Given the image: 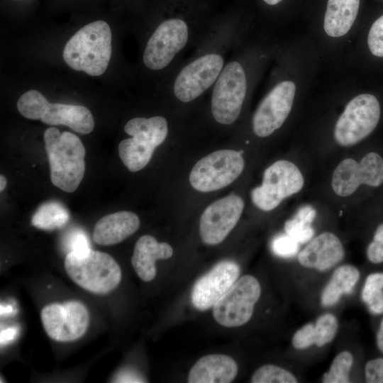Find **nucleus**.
I'll list each match as a JSON object with an SVG mask.
<instances>
[{
    "mask_svg": "<svg viewBox=\"0 0 383 383\" xmlns=\"http://www.w3.org/2000/svg\"><path fill=\"white\" fill-rule=\"evenodd\" d=\"M243 31L232 16L209 23L191 55L162 84L173 104L189 106L209 94L233 50L242 41Z\"/></svg>",
    "mask_w": 383,
    "mask_h": 383,
    "instance_id": "f257e3e1",
    "label": "nucleus"
},
{
    "mask_svg": "<svg viewBox=\"0 0 383 383\" xmlns=\"http://www.w3.org/2000/svg\"><path fill=\"white\" fill-rule=\"evenodd\" d=\"M209 21L194 16L174 14L161 18L150 31L142 52V64L158 74L162 84L194 47Z\"/></svg>",
    "mask_w": 383,
    "mask_h": 383,
    "instance_id": "f03ea898",
    "label": "nucleus"
},
{
    "mask_svg": "<svg viewBox=\"0 0 383 383\" xmlns=\"http://www.w3.org/2000/svg\"><path fill=\"white\" fill-rule=\"evenodd\" d=\"M241 43L233 50L208 94L211 117L221 126L236 123L251 88V53Z\"/></svg>",
    "mask_w": 383,
    "mask_h": 383,
    "instance_id": "7ed1b4c3",
    "label": "nucleus"
},
{
    "mask_svg": "<svg viewBox=\"0 0 383 383\" xmlns=\"http://www.w3.org/2000/svg\"><path fill=\"white\" fill-rule=\"evenodd\" d=\"M112 35L109 24L96 21L81 28L67 41L63 59L69 67L91 76L106 70L112 52Z\"/></svg>",
    "mask_w": 383,
    "mask_h": 383,
    "instance_id": "20e7f679",
    "label": "nucleus"
},
{
    "mask_svg": "<svg viewBox=\"0 0 383 383\" xmlns=\"http://www.w3.org/2000/svg\"><path fill=\"white\" fill-rule=\"evenodd\" d=\"M43 138L52 183L64 192H74L85 172V148L81 140L53 127L45 130Z\"/></svg>",
    "mask_w": 383,
    "mask_h": 383,
    "instance_id": "39448f33",
    "label": "nucleus"
},
{
    "mask_svg": "<svg viewBox=\"0 0 383 383\" xmlns=\"http://www.w3.org/2000/svg\"><path fill=\"white\" fill-rule=\"evenodd\" d=\"M124 131L131 138L120 142L119 157L128 170L135 172L148 164L155 148L167 138L170 123L162 115L134 117L125 124Z\"/></svg>",
    "mask_w": 383,
    "mask_h": 383,
    "instance_id": "423d86ee",
    "label": "nucleus"
},
{
    "mask_svg": "<svg viewBox=\"0 0 383 383\" xmlns=\"http://www.w3.org/2000/svg\"><path fill=\"white\" fill-rule=\"evenodd\" d=\"M64 265L66 272L75 284L94 294L111 292L121 279L120 266L106 252L91 249L82 252H70Z\"/></svg>",
    "mask_w": 383,
    "mask_h": 383,
    "instance_id": "0eeeda50",
    "label": "nucleus"
},
{
    "mask_svg": "<svg viewBox=\"0 0 383 383\" xmlns=\"http://www.w3.org/2000/svg\"><path fill=\"white\" fill-rule=\"evenodd\" d=\"M17 109L28 119H39L51 126H67L82 134L91 133L94 127L93 116L85 106L50 103L43 94L35 89L29 90L20 96Z\"/></svg>",
    "mask_w": 383,
    "mask_h": 383,
    "instance_id": "6e6552de",
    "label": "nucleus"
},
{
    "mask_svg": "<svg viewBox=\"0 0 383 383\" xmlns=\"http://www.w3.org/2000/svg\"><path fill=\"white\" fill-rule=\"evenodd\" d=\"M245 166L242 154L233 150H219L200 159L193 167L189 182L201 192H213L233 182Z\"/></svg>",
    "mask_w": 383,
    "mask_h": 383,
    "instance_id": "1a4fd4ad",
    "label": "nucleus"
},
{
    "mask_svg": "<svg viewBox=\"0 0 383 383\" xmlns=\"http://www.w3.org/2000/svg\"><path fill=\"white\" fill-rule=\"evenodd\" d=\"M304 184V179L298 167L290 161L280 160L265 170L262 184L251 192V199L258 209L272 211L284 199L298 193Z\"/></svg>",
    "mask_w": 383,
    "mask_h": 383,
    "instance_id": "9d476101",
    "label": "nucleus"
},
{
    "mask_svg": "<svg viewBox=\"0 0 383 383\" xmlns=\"http://www.w3.org/2000/svg\"><path fill=\"white\" fill-rule=\"evenodd\" d=\"M379 118L380 106L374 95L356 96L348 103L335 123V141L342 146L360 142L374 130Z\"/></svg>",
    "mask_w": 383,
    "mask_h": 383,
    "instance_id": "9b49d317",
    "label": "nucleus"
},
{
    "mask_svg": "<svg viewBox=\"0 0 383 383\" xmlns=\"http://www.w3.org/2000/svg\"><path fill=\"white\" fill-rule=\"evenodd\" d=\"M260 294L258 280L252 275H244L213 306V316L222 326H241L250 320Z\"/></svg>",
    "mask_w": 383,
    "mask_h": 383,
    "instance_id": "f8f14e48",
    "label": "nucleus"
},
{
    "mask_svg": "<svg viewBox=\"0 0 383 383\" xmlns=\"http://www.w3.org/2000/svg\"><path fill=\"white\" fill-rule=\"evenodd\" d=\"M43 326L48 335L58 342H70L82 337L89 323V312L77 301L46 305L40 313Z\"/></svg>",
    "mask_w": 383,
    "mask_h": 383,
    "instance_id": "ddd939ff",
    "label": "nucleus"
},
{
    "mask_svg": "<svg viewBox=\"0 0 383 383\" xmlns=\"http://www.w3.org/2000/svg\"><path fill=\"white\" fill-rule=\"evenodd\" d=\"M295 92V84L290 80H283L270 89L253 114L255 135L266 138L281 128L292 110Z\"/></svg>",
    "mask_w": 383,
    "mask_h": 383,
    "instance_id": "4468645a",
    "label": "nucleus"
},
{
    "mask_svg": "<svg viewBox=\"0 0 383 383\" xmlns=\"http://www.w3.org/2000/svg\"><path fill=\"white\" fill-rule=\"evenodd\" d=\"M383 183V159L376 152L365 155L360 162L352 158L342 160L335 167L331 181L333 192L345 197L360 184L379 187Z\"/></svg>",
    "mask_w": 383,
    "mask_h": 383,
    "instance_id": "2eb2a0df",
    "label": "nucleus"
},
{
    "mask_svg": "<svg viewBox=\"0 0 383 383\" xmlns=\"http://www.w3.org/2000/svg\"><path fill=\"white\" fill-rule=\"evenodd\" d=\"M244 209L243 199L231 194L219 199L202 213L199 234L204 243L216 245L221 243L238 223Z\"/></svg>",
    "mask_w": 383,
    "mask_h": 383,
    "instance_id": "dca6fc26",
    "label": "nucleus"
},
{
    "mask_svg": "<svg viewBox=\"0 0 383 383\" xmlns=\"http://www.w3.org/2000/svg\"><path fill=\"white\" fill-rule=\"evenodd\" d=\"M239 274L240 267L233 261L223 260L216 264L195 282L191 294L194 307L200 311L213 308L237 281Z\"/></svg>",
    "mask_w": 383,
    "mask_h": 383,
    "instance_id": "f3484780",
    "label": "nucleus"
},
{
    "mask_svg": "<svg viewBox=\"0 0 383 383\" xmlns=\"http://www.w3.org/2000/svg\"><path fill=\"white\" fill-rule=\"evenodd\" d=\"M344 256L340 239L331 232H323L311 239L297 257L303 267L323 272L337 265Z\"/></svg>",
    "mask_w": 383,
    "mask_h": 383,
    "instance_id": "a211bd4d",
    "label": "nucleus"
},
{
    "mask_svg": "<svg viewBox=\"0 0 383 383\" xmlns=\"http://www.w3.org/2000/svg\"><path fill=\"white\" fill-rule=\"evenodd\" d=\"M238 367L230 356L210 354L199 358L189 370V383H229L236 377Z\"/></svg>",
    "mask_w": 383,
    "mask_h": 383,
    "instance_id": "6ab92c4d",
    "label": "nucleus"
},
{
    "mask_svg": "<svg viewBox=\"0 0 383 383\" xmlns=\"http://www.w3.org/2000/svg\"><path fill=\"white\" fill-rule=\"evenodd\" d=\"M172 255L170 244L158 243L153 236L145 235L135 243L131 264L138 277L148 282L156 276V260L168 259Z\"/></svg>",
    "mask_w": 383,
    "mask_h": 383,
    "instance_id": "aec40b11",
    "label": "nucleus"
},
{
    "mask_svg": "<svg viewBox=\"0 0 383 383\" xmlns=\"http://www.w3.org/2000/svg\"><path fill=\"white\" fill-rule=\"evenodd\" d=\"M140 226V219L133 212L121 211L108 214L95 224L94 241L100 245L117 244L133 234Z\"/></svg>",
    "mask_w": 383,
    "mask_h": 383,
    "instance_id": "412c9836",
    "label": "nucleus"
},
{
    "mask_svg": "<svg viewBox=\"0 0 383 383\" xmlns=\"http://www.w3.org/2000/svg\"><path fill=\"white\" fill-rule=\"evenodd\" d=\"M360 0H328L323 28L327 35L338 38L345 35L357 17Z\"/></svg>",
    "mask_w": 383,
    "mask_h": 383,
    "instance_id": "4be33fe9",
    "label": "nucleus"
},
{
    "mask_svg": "<svg viewBox=\"0 0 383 383\" xmlns=\"http://www.w3.org/2000/svg\"><path fill=\"white\" fill-rule=\"evenodd\" d=\"M360 278V272L355 266L344 265L333 273L321 295V303L324 307L335 305L343 295L352 292Z\"/></svg>",
    "mask_w": 383,
    "mask_h": 383,
    "instance_id": "5701e85b",
    "label": "nucleus"
},
{
    "mask_svg": "<svg viewBox=\"0 0 383 383\" xmlns=\"http://www.w3.org/2000/svg\"><path fill=\"white\" fill-rule=\"evenodd\" d=\"M316 215V211L311 206L301 207L292 218L285 222V233L299 244L309 242L314 235L311 223Z\"/></svg>",
    "mask_w": 383,
    "mask_h": 383,
    "instance_id": "b1692460",
    "label": "nucleus"
},
{
    "mask_svg": "<svg viewBox=\"0 0 383 383\" xmlns=\"http://www.w3.org/2000/svg\"><path fill=\"white\" fill-rule=\"evenodd\" d=\"M69 219V212L62 204L49 201L38 209L32 217L31 223L38 228L53 230L63 227Z\"/></svg>",
    "mask_w": 383,
    "mask_h": 383,
    "instance_id": "393cba45",
    "label": "nucleus"
},
{
    "mask_svg": "<svg viewBox=\"0 0 383 383\" xmlns=\"http://www.w3.org/2000/svg\"><path fill=\"white\" fill-rule=\"evenodd\" d=\"M353 364V355L347 350L339 353L333 360L330 368L323 375L324 383L350 382V372Z\"/></svg>",
    "mask_w": 383,
    "mask_h": 383,
    "instance_id": "a878e982",
    "label": "nucleus"
},
{
    "mask_svg": "<svg viewBox=\"0 0 383 383\" xmlns=\"http://www.w3.org/2000/svg\"><path fill=\"white\" fill-rule=\"evenodd\" d=\"M252 383H296L297 378L289 370L274 365H264L257 369L250 378Z\"/></svg>",
    "mask_w": 383,
    "mask_h": 383,
    "instance_id": "bb28decb",
    "label": "nucleus"
},
{
    "mask_svg": "<svg viewBox=\"0 0 383 383\" xmlns=\"http://www.w3.org/2000/svg\"><path fill=\"white\" fill-rule=\"evenodd\" d=\"M314 324V345L322 347L331 343L337 333L338 321L332 313L320 316Z\"/></svg>",
    "mask_w": 383,
    "mask_h": 383,
    "instance_id": "cd10ccee",
    "label": "nucleus"
},
{
    "mask_svg": "<svg viewBox=\"0 0 383 383\" xmlns=\"http://www.w3.org/2000/svg\"><path fill=\"white\" fill-rule=\"evenodd\" d=\"M299 243L287 233L276 236L271 243L272 252L283 258L295 256L299 252Z\"/></svg>",
    "mask_w": 383,
    "mask_h": 383,
    "instance_id": "c85d7f7f",
    "label": "nucleus"
},
{
    "mask_svg": "<svg viewBox=\"0 0 383 383\" xmlns=\"http://www.w3.org/2000/svg\"><path fill=\"white\" fill-rule=\"evenodd\" d=\"M367 44L372 55L383 57V15L372 25L367 36Z\"/></svg>",
    "mask_w": 383,
    "mask_h": 383,
    "instance_id": "c756f323",
    "label": "nucleus"
},
{
    "mask_svg": "<svg viewBox=\"0 0 383 383\" xmlns=\"http://www.w3.org/2000/svg\"><path fill=\"white\" fill-rule=\"evenodd\" d=\"M314 324L309 323L298 329L293 335L292 343L294 348L304 350L314 345Z\"/></svg>",
    "mask_w": 383,
    "mask_h": 383,
    "instance_id": "7c9ffc66",
    "label": "nucleus"
},
{
    "mask_svg": "<svg viewBox=\"0 0 383 383\" xmlns=\"http://www.w3.org/2000/svg\"><path fill=\"white\" fill-rule=\"evenodd\" d=\"M366 382L383 383V358H375L367 362L365 367Z\"/></svg>",
    "mask_w": 383,
    "mask_h": 383,
    "instance_id": "2f4dec72",
    "label": "nucleus"
},
{
    "mask_svg": "<svg viewBox=\"0 0 383 383\" xmlns=\"http://www.w3.org/2000/svg\"><path fill=\"white\" fill-rule=\"evenodd\" d=\"M362 301L367 304L370 311L374 314L383 313V291L377 289L361 296Z\"/></svg>",
    "mask_w": 383,
    "mask_h": 383,
    "instance_id": "473e14b6",
    "label": "nucleus"
},
{
    "mask_svg": "<svg viewBox=\"0 0 383 383\" xmlns=\"http://www.w3.org/2000/svg\"><path fill=\"white\" fill-rule=\"evenodd\" d=\"M69 247L70 252H82L90 250L89 240L82 231L74 232L70 238Z\"/></svg>",
    "mask_w": 383,
    "mask_h": 383,
    "instance_id": "72a5a7b5",
    "label": "nucleus"
},
{
    "mask_svg": "<svg viewBox=\"0 0 383 383\" xmlns=\"http://www.w3.org/2000/svg\"><path fill=\"white\" fill-rule=\"evenodd\" d=\"M383 289V273H372L367 276L363 286L361 296L372 291Z\"/></svg>",
    "mask_w": 383,
    "mask_h": 383,
    "instance_id": "f704fd0d",
    "label": "nucleus"
},
{
    "mask_svg": "<svg viewBox=\"0 0 383 383\" xmlns=\"http://www.w3.org/2000/svg\"><path fill=\"white\" fill-rule=\"evenodd\" d=\"M16 335V329L15 328H7L1 331V344H5L14 339Z\"/></svg>",
    "mask_w": 383,
    "mask_h": 383,
    "instance_id": "c9c22d12",
    "label": "nucleus"
},
{
    "mask_svg": "<svg viewBox=\"0 0 383 383\" xmlns=\"http://www.w3.org/2000/svg\"><path fill=\"white\" fill-rule=\"evenodd\" d=\"M117 382H141L140 381V378L137 376L135 377L133 373H125L123 374H120L119 378L118 379Z\"/></svg>",
    "mask_w": 383,
    "mask_h": 383,
    "instance_id": "e433bc0d",
    "label": "nucleus"
},
{
    "mask_svg": "<svg viewBox=\"0 0 383 383\" xmlns=\"http://www.w3.org/2000/svg\"><path fill=\"white\" fill-rule=\"evenodd\" d=\"M373 242L383 248V224L380 225L376 230Z\"/></svg>",
    "mask_w": 383,
    "mask_h": 383,
    "instance_id": "4c0bfd02",
    "label": "nucleus"
},
{
    "mask_svg": "<svg viewBox=\"0 0 383 383\" xmlns=\"http://www.w3.org/2000/svg\"><path fill=\"white\" fill-rule=\"evenodd\" d=\"M377 345L379 350L383 353V318L377 334Z\"/></svg>",
    "mask_w": 383,
    "mask_h": 383,
    "instance_id": "58836bf2",
    "label": "nucleus"
},
{
    "mask_svg": "<svg viewBox=\"0 0 383 383\" xmlns=\"http://www.w3.org/2000/svg\"><path fill=\"white\" fill-rule=\"evenodd\" d=\"M6 184H7V180L6 177L3 174H1L0 175V192H2L4 190V189L6 187Z\"/></svg>",
    "mask_w": 383,
    "mask_h": 383,
    "instance_id": "ea45409f",
    "label": "nucleus"
},
{
    "mask_svg": "<svg viewBox=\"0 0 383 383\" xmlns=\"http://www.w3.org/2000/svg\"><path fill=\"white\" fill-rule=\"evenodd\" d=\"M12 311V309L10 306H1V314H5V313H11Z\"/></svg>",
    "mask_w": 383,
    "mask_h": 383,
    "instance_id": "a19ab883",
    "label": "nucleus"
},
{
    "mask_svg": "<svg viewBox=\"0 0 383 383\" xmlns=\"http://www.w3.org/2000/svg\"><path fill=\"white\" fill-rule=\"evenodd\" d=\"M265 4L270 6H275L280 3L282 0H262Z\"/></svg>",
    "mask_w": 383,
    "mask_h": 383,
    "instance_id": "79ce46f5",
    "label": "nucleus"
}]
</instances>
